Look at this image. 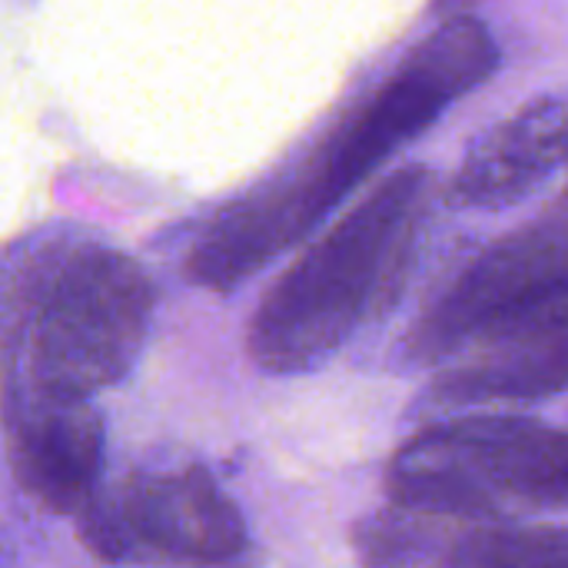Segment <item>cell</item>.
Returning a JSON list of instances; mask_svg holds the SVG:
<instances>
[{
    "instance_id": "9",
    "label": "cell",
    "mask_w": 568,
    "mask_h": 568,
    "mask_svg": "<svg viewBox=\"0 0 568 568\" xmlns=\"http://www.w3.org/2000/svg\"><path fill=\"white\" fill-rule=\"evenodd\" d=\"M568 389V320L479 343L436 376L429 403L446 409H473L496 403H539Z\"/></svg>"
},
{
    "instance_id": "12",
    "label": "cell",
    "mask_w": 568,
    "mask_h": 568,
    "mask_svg": "<svg viewBox=\"0 0 568 568\" xmlns=\"http://www.w3.org/2000/svg\"><path fill=\"white\" fill-rule=\"evenodd\" d=\"M566 163H568V146H566Z\"/></svg>"
},
{
    "instance_id": "2",
    "label": "cell",
    "mask_w": 568,
    "mask_h": 568,
    "mask_svg": "<svg viewBox=\"0 0 568 568\" xmlns=\"http://www.w3.org/2000/svg\"><path fill=\"white\" fill-rule=\"evenodd\" d=\"M426 190V166L393 173L283 273L250 326V353L266 373H310L386 313L413 263Z\"/></svg>"
},
{
    "instance_id": "10",
    "label": "cell",
    "mask_w": 568,
    "mask_h": 568,
    "mask_svg": "<svg viewBox=\"0 0 568 568\" xmlns=\"http://www.w3.org/2000/svg\"><path fill=\"white\" fill-rule=\"evenodd\" d=\"M13 429L20 483L50 509L80 513L93 499L103 459V423L83 403L40 399Z\"/></svg>"
},
{
    "instance_id": "1",
    "label": "cell",
    "mask_w": 568,
    "mask_h": 568,
    "mask_svg": "<svg viewBox=\"0 0 568 568\" xmlns=\"http://www.w3.org/2000/svg\"><path fill=\"white\" fill-rule=\"evenodd\" d=\"M496 67L499 47L486 23L469 13L443 20L296 173L233 203L210 226L190 260L193 283L223 293L253 276Z\"/></svg>"
},
{
    "instance_id": "11",
    "label": "cell",
    "mask_w": 568,
    "mask_h": 568,
    "mask_svg": "<svg viewBox=\"0 0 568 568\" xmlns=\"http://www.w3.org/2000/svg\"><path fill=\"white\" fill-rule=\"evenodd\" d=\"M476 3H479V0H429L433 13H439L443 20H449V17H466Z\"/></svg>"
},
{
    "instance_id": "6",
    "label": "cell",
    "mask_w": 568,
    "mask_h": 568,
    "mask_svg": "<svg viewBox=\"0 0 568 568\" xmlns=\"http://www.w3.org/2000/svg\"><path fill=\"white\" fill-rule=\"evenodd\" d=\"M356 549L376 566L568 568V529L493 526V519H453L393 506L359 529Z\"/></svg>"
},
{
    "instance_id": "8",
    "label": "cell",
    "mask_w": 568,
    "mask_h": 568,
    "mask_svg": "<svg viewBox=\"0 0 568 568\" xmlns=\"http://www.w3.org/2000/svg\"><path fill=\"white\" fill-rule=\"evenodd\" d=\"M568 106L539 97L496 123L463 160L449 186L456 210H506L539 190L566 160Z\"/></svg>"
},
{
    "instance_id": "3",
    "label": "cell",
    "mask_w": 568,
    "mask_h": 568,
    "mask_svg": "<svg viewBox=\"0 0 568 568\" xmlns=\"http://www.w3.org/2000/svg\"><path fill=\"white\" fill-rule=\"evenodd\" d=\"M386 486L393 506L453 519L568 513V429L523 416H456L409 439Z\"/></svg>"
},
{
    "instance_id": "7",
    "label": "cell",
    "mask_w": 568,
    "mask_h": 568,
    "mask_svg": "<svg viewBox=\"0 0 568 568\" xmlns=\"http://www.w3.org/2000/svg\"><path fill=\"white\" fill-rule=\"evenodd\" d=\"M120 509L133 539L170 559L230 562L246 549L240 509L203 469L136 476Z\"/></svg>"
},
{
    "instance_id": "4",
    "label": "cell",
    "mask_w": 568,
    "mask_h": 568,
    "mask_svg": "<svg viewBox=\"0 0 568 568\" xmlns=\"http://www.w3.org/2000/svg\"><path fill=\"white\" fill-rule=\"evenodd\" d=\"M153 286L123 253L87 246L47 280L30 326V379L40 399L83 403L136 363Z\"/></svg>"
},
{
    "instance_id": "5",
    "label": "cell",
    "mask_w": 568,
    "mask_h": 568,
    "mask_svg": "<svg viewBox=\"0 0 568 568\" xmlns=\"http://www.w3.org/2000/svg\"><path fill=\"white\" fill-rule=\"evenodd\" d=\"M568 320V196L486 246L413 323L403 356L429 366L536 326Z\"/></svg>"
}]
</instances>
